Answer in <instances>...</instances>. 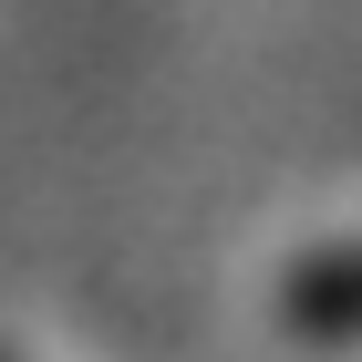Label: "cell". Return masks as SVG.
Listing matches in <instances>:
<instances>
[{"label":"cell","mask_w":362,"mask_h":362,"mask_svg":"<svg viewBox=\"0 0 362 362\" xmlns=\"http://www.w3.org/2000/svg\"><path fill=\"white\" fill-rule=\"evenodd\" d=\"M279 310H290V332H321V341H362V249L300 259V269H290V290H279Z\"/></svg>","instance_id":"cell-1"},{"label":"cell","mask_w":362,"mask_h":362,"mask_svg":"<svg viewBox=\"0 0 362 362\" xmlns=\"http://www.w3.org/2000/svg\"><path fill=\"white\" fill-rule=\"evenodd\" d=\"M0 362H11V352H0Z\"/></svg>","instance_id":"cell-2"}]
</instances>
